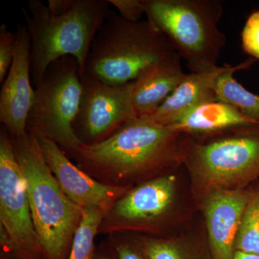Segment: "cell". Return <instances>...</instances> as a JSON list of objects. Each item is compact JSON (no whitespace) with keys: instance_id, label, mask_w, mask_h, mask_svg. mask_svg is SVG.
<instances>
[{"instance_id":"obj_1","label":"cell","mask_w":259,"mask_h":259,"mask_svg":"<svg viewBox=\"0 0 259 259\" xmlns=\"http://www.w3.org/2000/svg\"><path fill=\"white\" fill-rule=\"evenodd\" d=\"M186 135L144 117L126 122L108 139L83 144L74 155L80 168L102 183L127 187L144 176L183 159Z\"/></svg>"},{"instance_id":"obj_2","label":"cell","mask_w":259,"mask_h":259,"mask_svg":"<svg viewBox=\"0 0 259 259\" xmlns=\"http://www.w3.org/2000/svg\"><path fill=\"white\" fill-rule=\"evenodd\" d=\"M11 140L26 182L32 222L44 259H65L82 219L83 208L61 190L37 138L26 133Z\"/></svg>"},{"instance_id":"obj_3","label":"cell","mask_w":259,"mask_h":259,"mask_svg":"<svg viewBox=\"0 0 259 259\" xmlns=\"http://www.w3.org/2000/svg\"><path fill=\"white\" fill-rule=\"evenodd\" d=\"M108 0H74L62 15H53L40 0L23 9L30 38V71L34 86L53 62L73 56L83 74L94 39L110 13Z\"/></svg>"},{"instance_id":"obj_4","label":"cell","mask_w":259,"mask_h":259,"mask_svg":"<svg viewBox=\"0 0 259 259\" xmlns=\"http://www.w3.org/2000/svg\"><path fill=\"white\" fill-rule=\"evenodd\" d=\"M177 55L166 35L148 20L131 23L110 10L94 39L83 74L121 86L153 64Z\"/></svg>"},{"instance_id":"obj_5","label":"cell","mask_w":259,"mask_h":259,"mask_svg":"<svg viewBox=\"0 0 259 259\" xmlns=\"http://www.w3.org/2000/svg\"><path fill=\"white\" fill-rule=\"evenodd\" d=\"M148 20L166 35L191 72L212 71L226 37L218 24L223 14L219 0H143Z\"/></svg>"},{"instance_id":"obj_6","label":"cell","mask_w":259,"mask_h":259,"mask_svg":"<svg viewBox=\"0 0 259 259\" xmlns=\"http://www.w3.org/2000/svg\"><path fill=\"white\" fill-rule=\"evenodd\" d=\"M82 75L73 56H65L49 65L35 86L27 120V133L37 139L54 141L72 156L84 144L73 129L81 102Z\"/></svg>"},{"instance_id":"obj_7","label":"cell","mask_w":259,"mask_h":259,"mask_svg":"<svg viewBox=\"0 0 259 259\" xmlns=\"http://www.w3.org/2000/svg\"><path fill=\"white\" fill-rule=\"evenodd\" d=\"M187 138L183 159L204 194L242 190L259 178V131L221 135L202 142Z\"/></svg>"},{"instance_id":"obj_8","label":"cell","mask_w":259,"mask_h":259,"mask_svg":"<svg viewBox=\"0 0 259 259\" xmlns=\"http://www.w3.org/2000/svg\"><path fill=\"white\" fill-rule=\"evenodd\" d=\"M0 225L18 259H44L32 222L26 182L4 126L0 132Z\"/></svg>"},{"instance_id":"obj_9","label":"cell","mask_w":259,"mask_h":259,"mask_svg":"<svg viewBox=\"0 0 259 259\" xmlns=\"http://www.w3.org/2000/svg\"><path fill=\"white\" fill-rule=\"evenodd\" d=\"M79 111L73 123L83 144L93 145L112 136L138 117L132 102V82L112 86L83 74Z\"/></svg>"},{"instance_id":"obj_10","label":"cell","mask_w":259,"mask_h":259,"mask_svg":"<svg viewBox=\"0 0 259 259\" xmlns=\"http://www.w3.org/2000/svg\"><path fill=\"white\" fill-rule=\"evenodd\" d=\"M176 195V178L171 175L148 180L116 201L100 226L102 233L144 228L169 212Z\"/></svg>"},{"instance_id":"obj_11","label":"cell","mask_w":259,"mask_h":259,"mask_svg":"<svg viewBox=\"0 0 259 259\" xmlns=\"http://www.w3.org/2000/svg\"><path fill=\"white\" fill-rule=\"evenodd\" d=\"M14 58L0 92V122L11 137L26 134L27 120L35 96L30 71V38L25 25L15 31Z\"/></svg>"},{"instance_id":"obj_12","label":"cell","mask_w":259,"mask_h":259,"mask_svg":"<svg viewBox=\"0 0 259 259\" xmlns=\"http://www.w3.org/2000/svg\"><path fill=\"white\" fill-rule=\"evenodd\" d=\"M42 155L61 190L81 208L93 207L107 214L116 201L130 190V187H116L95 180L75 166L54 141L37 139Z\"/></svg>"},{"instance_id":"obj_13","label":"cell","mask_w":259,"mask_h":259,"mask_svg":"<svg viewBox=\"0 0 259 259\" xmlns=\"http://www.w3.org/2000/svg\"><path fill=\"white\" fill-rule=\"evenodd\" d=\"M251 192L215 190L202 202L212 259H234L235 243Z\"/></svg>"},{"instance_id":"obj_14","label":"cell","mask_w":259,"mask_h":259,"mask_svg":"<svg viewBox=\"0 0 259 259\" xmlns=\"http://www.w3.org/2000/svg\"><path fill=\"white\" fill-rule=\"evenodd\" d=\"M168 127L188 136L205 139L234 133L259 131V121L246 117L228 104L215 100L196 107Z\"/></svg>"},{"instance_id":"obj_15","label":"cell","mask_w":259,"mask_h":259,"mask_svg":"<svg viewBox=\"0 0 259 259\" xmlns=\"http://www.w3.org/2000/svg\"><path fill=\"white\" fill-rule=\"evenodd\" d=\"M231 65L212 71L186 74L185 79L152 115L144 117L158 125L169 127L196 107L217 100L214 84Z\"/></svg>"},{"instance_id":"obj_16","label":"cell","mask_w":259,"mask_h":259,"mask_svg":"<svg viewBox=\"0 0 259 259\" xmlns=\"http://www.w3.org/2000/svg\"><path fill=\"white\" fill-rule=\"evenodd\" d=\"M180 55L168 58L143 71L132 81V102L138 117L156 112L185 79Z\"/></svg>"},{"instance_id":"obj_17","label":"cell","mask_w":259,"mask_h":259,"mask_svg":"<svg viewBox=\"0 0 259 259\" xmlns=\"http://www.w3.org/2000/svg\"><path fill=\"white\" fill-rule=\"evenodd\" d=\"M255 61L250 58L236 66H230L216 79L214 91L218 101L228 104L246 117L259 121L258 95L243 88L234 77L235 73L248 69Z\"/></svg>"},{"instance_id":"obj_18","label":"cell","mask_w":259,"mask_h":259,"mask_svg":"<svg viewBox=\"0 0 259 259\" xmlns=\"http://www.w3.org/2000/svg\"><path fill=\"white\" fill-rule=\"evenodd\" d=\"M141 251L146 259H212L210 253L183 240L146 239Z\"/></svg>"},{"instance_id":"obj_19","label":"cell","mask_w":259,"mask_h":259,"mask_svg":"<svg viewBox=\"0 0 259 259\" xmlns=\"http://www.w3.org/2000/svg\"><path fill=\"white\" fill-rule=\"evenodd\" d=\"M105 215L100 209L83 208L82 219L75 233L68 259H94V242Z\"/></svg>"},{"instance_id":"obj_20","label":"cell","mask_w":259,"mask_h":259,"mask_svg":"<svg viewBox=\"0 0 259 259\" xmlns=\"http://www.w3.org/2000/svg\"><path fill=\"white\" fill-rule=\"evenodd\" d=\"M235 249L259 255V189L250 194L237 234Z\"/></svg>"},{"instance_id":"obj_21","label":"cell","mask_w":259,"mask_h":259,"mask_svg":"<svg viewBox=\"0 0 259 259\" xmlns=\"http://www.w3.org/2000/svg\"><path fill=\"white\" fill-rule=\"evenodd\" d=\"M16 45L15 32L8 30L5 24L0 26V83H3L10 69Z\"/></svg>"},{"instance_id":"obj_22","label":"cell","mask_w":259,"mask_h":259,"mask_svg":"<svg viewBox=\"0 0 259 259\" xmlns=\"http://www.w3.org/2000/svg\"><path fill=\"white\" fill-rule=\"evenodd\" d=\"M241 41L245 53L259 60V10L253 12L247 19L242 30Z\"/></svg>"},{"instance_id":"obj_23","label":"cell","mask_w":259,"mask_h":259,"mask_svg":"<svg viewBox=\"0 0 259 259\" xmlns=\"http://www.w3.org/2000/svg\"><path fill=\"white\" fill-rule=\"evenodd\" d=\"M119 12L121 18L131 23H139L145 13L143 0H108Z\"/></svg>"},{"instance_id":"obj_24","label":"cell","mask_w":259,"mask_h":259,"mask_svg":"<svg viewBox=\"0 0 259 259\" xmlns=\"http://www.w3.org/2000/svg\"><path fill=\"white\" fill-rule=\"evenodd\" d=\"M74 3V0H49L47 6L51 13L59 15L69 11Z\"/></svg>"},{"instance_id":"obj_25","label":"cell","mask_w":259,"mask_h":259,"mask_svg":"<svg viewBox=\"0 0 259 259\" xmlns=\"http://www.w3.org/2000/svg\"><path fill=\"white\" fill-rule=\"evenodd\" d=\"M116 252L119 259H146L142 253L127 244L117 245Z\"/></svg>"},{"instance_id":"obj_26","label":"cell","mask_w":259,"mask_h":259,"mask_svg":"<svg viewBox=\"0 0 259 259\" xmlns=\"http://www.w3.org/2000/svg\"><path fill=\"white\" fill-rule=\"evenodd\" d=\"M234 259H259V255L249 254V253L236 251Z\"/></svg>"},{"instance_id":"obj_27","label":"cell","mask_w":259,"mask_h":259,"mask_svg":"<svg viewBox=\"0 0 259 259\" xmlns=\"http://www.w3.org/2000/svg\"><path fill=\"white\" fill-rule=\"evenodd\" d=\"M97 259H111L110 258H108V257H100V258Z\"/></svg>"}]
</instances>
